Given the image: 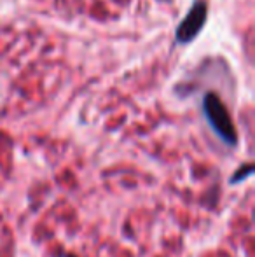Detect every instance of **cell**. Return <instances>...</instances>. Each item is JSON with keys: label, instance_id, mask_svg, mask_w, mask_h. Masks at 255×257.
<instances>
[{"label": "cell", "instance_id": "cell-1", "mask_svg": "<svg viewBox=\"0 0 255 257\" xmlns=\"http://www.w3.org/2000/svg\"><path fill=\"white\" fill-rule=\"evenodd\" d=\"M203 114L206 117L210 128L217 133V137L224 144L231 147H236L238 144V133H236L234 122L231 119L225 103L220 100V96L213 91H208L203 96Z\"/></svg>", "mask_w": 255, "mask_h": 257}, {"label": "cell", "instance_id": "cell-2", "mask_svg": "<svg viewBox=\"0 0 255 257\" xmlns=\"http://www.w3.org/2000/svg\"><path fill=\"white\" fill-rule=\"evenodd\" d=\"M208 20V2L206 0H194L191 9L178 23L175 30V42L180 46L191 44L201 34Z\"/></svg>", "mask_w": 255, "mask_h": 257}, {"label": "cell", "instance_id": "cell-3", "mask_svg": "<svg viewBox=\"0 0 255 257\" xmlns=\"http://www.w3.org/2000/svg\"><path fill=\"white\" fill-rule=\"evenodd\" d=\"M252 172H253V166L250 165H245L243 168H238L236 170V173L232 175V179H231V182H238L239 179H245V177H248V175H252Z\"/></svg>", "mask_w": 255, "mask_h": 257}, {"label": "cell", "instance_id": "cell-4", "mask_svg": "<svg viewBox=\"0 0 255 257\" xmlns=\"http://www.w3.org/2000/svg\"><path fill=\"white\" fill-rule=\"evenodd\" d=\"M68 257H75V255H68Z\"/></svg>", "mask_w": 255, "mask_h": 257}]
</instances>
